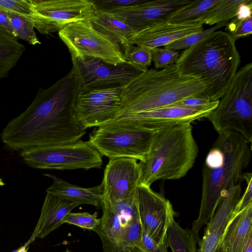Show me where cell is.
I'll return each instance as SVG.
<instances>
[{"label": "cell", "instance_id": "1", "mask_svg": "<svg viewBox=\"0 0 252 252\" xmlns=\"http://www.w3.org/2000/svg\"><path fill=\"white\" fill-rule=\"evenodd\" d=\"M75 67L50 87L39 88L31 104L10 120L0 138L5 148L21 151L33 147L65 144L80 140L86 129L74 116L80 93Z\"/></svg>", "mask_w": 252, "mask_h": 252}, {"label": "cell", "instance_id": "2", "mask_svg": "<svg viewBox=\"0 0 252 252\" xmlns=\"http://www.w3.org/2000/svg\"><path fill=\"white\" fill-rule=\"evenodd\" d=\"M248 141L229 131L219 135L208 153L202 170V198L191 230L195 235L213 218L229 189L242 179V171L251 159Z\"/></svg>", "mask_w": 252, "mask_h": 252}, {"label": "cell", "instance_id": "3", "mask_svg": "<svg viewBox=\"0 0 252 252\" xmlns=\"http://www.w3.org/2000/svg\"><path fill=\"white\" fill-rule=\"evenodd\" d=\"M240 56L228 32L216 31L184 50L175 63L183 75L202 81L204 98L220 100L237 71Z\"/></svg>", "mask_w": 252, "mask_h": 252}, {"label": "cell", "instance_id": "4", "mask_svg": "<svg viewBox=\"0 0 252 252\" xmlns=\"http://www.w3.org/2000/svg\"><path fill=\"white\" fill-rule=\"evenodd\" d=\"M206 89L202 81L183 75L175 64L160 70L151 68L122 89V105L116 117L167 107L187 98H204Z\"/></svg>", "mask_w": 252, "mask_h": 252}, {"label": "cell", "instance_id": "5", "mask_svg": "<svg viewBox=\"0 0 252 252\" xmlns=\"http://www.w3.org/2000/svg\"><path fill=\"white\" fill-rule=\"evenodd\" d=\"M198 153L190 123L169 126L156 131L145 160L140 162V184L148 186L159 180L185 177Z\"/></svg>", "mask_w": 252, "mask_h": 252}, {"label": "cell", "instance_id": "6", "mask_svg": "<svg viewBox=\"0 0 252 252\" xmlns=\"http://www.w3.org/2000/svg\"><path fill=\"white\" fill-rule=\"evenodd\" d=\"M216 108L206 117L219 135L235 131L252 141V63L237 71Z\"/></svg>", "mask_w": 252, "mask_h": 252}, {"label": "cell", "instance_id": "7", "mask_svg": "<svg viewBox=\"0 0 252 252\" xmlns=\"http://www.w3.org/2000/svg\"><path fill=\"white\" fill-rule=\"evenodd\" d=\"M156 132L124 123L111 122L93 131L88 142L109 159L125 158L143 162Z\"/></svg>", "mask_w": 252, "mask_h": 252}, {"label": "cell", "instance_id": "8", "mask_svg": "<svg viewBox=\"0 0 252 252\" xmlns=\"http://www.w3.org/2000/svg\"><path fill=\"white\" fill-rule=\"evenodd\" d=\"M20 156L31 167L42 169L88 170L100 168L102 156L88 141L33 147L22 150Z\"/></svg>", "mask_w": 252, "mask_h": 252}, {"label": "cell", "instance_id": "9", "mask_svg": "<svg viewBox=\"0 0 252 252\" xmlns=\"http://www.w3.org/2000/svg\"><path fill=\"white\" fill-rule=\"evenodd\" d=\"M58 34L67 47L72 60L90 57L113 65L127 62L118 43L95 29L89 19L71 22Z\"/></svg>", "mask_w": 252, "mask_h": 252}, {"label": "cell", "instance_id": "10", "mask_svg": "<svg viewBox=\"0 0 252 252\" xmlns=\"http://www.w3.org/2000/svg\"><path fill=\"white\" fill-rule=\"evenodd\" d=\"M72 62L79 79V93L96 90L123 89L146 71L127 62L113 65L90 57L76 58Z\"/></svg>", "mask_w": 252, "mask_h": 252}, {"label": "cell", "instance_id": "11", "mask_svg": "<svg viewBox=\"0 0 252 252\" xmlns=\"http://www.w3.org/2000/svg\"><path fill=\"white\" fill-rule=\"evenodd\" d=\"M32 19L42 34L59 32L68 24L90 19L96 8L93 0H29Z\"/></svg>", "mask_w": 252, "mask_h": 252}, {"label": "cell", "instance_id": "12", "mask_svg": "<svg viewBox=\"0 0 252 252\" xmlns=\"http://www.w3.org/2000/svg\"><path fill=\"white\" fill-rule=\"evenodd\" d=\"M122 89L96 90L79 93L74 105L76 120L85 129L112 122L121 109Z\"/></svg>", "mask_w": 252, "mask_h": 252}, {"label": "cell", "instance_id": "13", "mask_svg": "<svg viewBox=\"0 0 252 252\" xmlns=\"http://www.w3.org/2000/svg\"><path fill=\"white\" fill-rule=\"evenodd\" d=\"M136 198L143 230L158 244L165 243L167 229L174 220L170 202L150 186L141 184L137 188Z\"/></svg>", "mask_w": 252, "mask_h": 252}, {"label": "cell", "instance_id": "14", "mask_svg": "<svg viewBox=\"0 0 252 252\" xmlns=\"http://www.w3.org/2000/svg\"><path fill=\"white\" fill-rule=\"evenodd\" d=\"M141 174V165L136 159H109L101 183L103 202L115 204L135 196Z\"/></svg>", "mask_w": 252, "mask_h": 252}, {"label": "cell", "instance_id": "15", "mask_svg": "<svg viewBox=\"0 0 252 252\" xmlns=\"http://www.w3.org/2000/svg\"><path fill=\"white\" fill-rule=\"evenodd\" d=\"M100 224L94 230L101 239L104 252H110L123 238L128 226L139 217L136 194L122 201L103 202Z\"/></svg>", "mask_w": 252, "mask_h": 252}, {"label": "cell", "instance_id": "16", "mask_svg": "<svg viewBox=\"0 0 252 252\" xmlns=\"http://www.w3.org/2000/svg\"><path fill=\"white\" fill-rule=\"evenodd\" d=\"M211 113L178 107H165L119 116L112 122L124 123L157 131L169 126L191 124L195 120L207 117Z\"/></svg>", "mask_w": 252, "mask_h": 252}, {"label": "cell", "instance_id": "17", "mask_svg": "<svg viewBox=\"0 0 252 252\" xmlns=\"http://www.w3.org/2000/svg\"><path fill=\"white\" fill-rule=\"evenodd\" d=\"M189 0H144L142 2L108 11L137 31L161 21L172 12L190 3Z\"/></svg>", "mask_w": 252, "mask_h": 252}, {"label": "cell", "instance_id": "18", "mask_svg": "<svg viewBox=\"0 0 252 252\" xmlns=\"http://www.w3.org/2000/svg\"><path fill=\"white\" fill-rule=\"evenodd\" d=\"M203 30V25L199 23L175 24L166 20L161 21L138 31L132 39V44L152 49L165 46L180 38Z\"/></svg>", "mask_w": 252, "mask_h": 252}, {"label": "cell", "instance_id": "19", "mask_svg": "<svg viewBox=\"0 0 252 252\" xmlns=\"http://www.w3.org/2000/svg\"><path fill=\"white\" fill-rule=\"evenodd\" d=\"M241 190L240 184L229 189L217 212L207 224L198 252H215L229 221L233 217L234 208L241 197Z\"/></svg>", "mask_w": 252, "mask_h": 252}, {"label": "cell", "instance_id": "20", "mask_svg": "<svg viewBox=\"0 0 252 252\" xmlns=\"http://www.w3.org/2000/svg\"><path fill=\"white\" fill-rule=\"evenodd\" d=\"M79 205L68 200L47 192L39 219L30 239H43L63 224L67 214Z\"/></svg>", "mask_w": 252, "mask_h": 252}, {"label": "cell", "instance_id": "21", "mask_svg": "<svg viewBox=\"0 0 252 252\" xmlns=\"http://www.w3.org/2000/svg\"><path fill=\"white\" fill-rule=\"evenodd\" d=\"M94 28L114 39L121 47L124 56L133 46L132 39L138 32L111 12L96 10L89 19Z\"/></svg>", "mask_w": 252, "mask_h": 252}, {"label": "cell", "instance_id": "22", "mask_svg": "<svg viewBox=\"0 0 252 252\" xmlns=\"http://www.w3.org/2000/svg\"><path fill=\"white\" fill-rule=\"evenodd\" d=\"M43 175L53 180L46 192L76 203L95 207L102 205L103 201L101 184L91 188H83L72 185L50 174Z\"/></svg>", "mask_w": 252, "mask_h": 252}, {"label": "cell", "instance_id": "23", "mask_svg": "<svg viewBox=\"0 0 252 252\" xmlns=\"http://www.w3.org/2000/svg\"><path fill=\"white\" fill-rule=\"evenodd\" d=\"M252 204L233 216L229 221L220 245L224 252H241L249 230L252 227Z\"/></svg>", "mask_w": 252, "mask_h": 252}, {"label": "cell", "instance_id": "24", "mask_svg": "<svg viewBox=\"0 0 252 252\" xmlns=\"http://www.w3.org/2000/svg\"><path fill=\"white\" fill-rule=\"evenodd\" d=\"M25 51L17 38L0 27V79L8 76Z\"/></svg>", "mask_w": 252, "mask_h": 252}, {"label": "cell", "instance_id": "25", "mask_svg": "<svg viewBox=\"0 0 252 252\" xmlns=\"http://www.w3.org/2000/svg\"><path fill=\"white\" fill-rule=\"evenodd\" d=\"M245 1L219 0L196 22L210 26L227 22L236 15L239 7Z\"/></svg>", "mask_w": 252, "mask_h": 252}, {"label": "cell", "instance_id": "26", "mask_svg": "<svg viewBox=\"0 0 252 252\" xmlns=\"http://www.w3.org/2000/svg\"><path fill=\"white\" fill-rule=\"evenodd\" d=\"M195 235L191 229L183 228L173 220L166 232V243L172 252H196Z\"/></svg>", "mask_w": 252, "mask_h": 252}, {"label": "cell", "instance_id": "27", "mask_svg": "<svg viewBox=\"0 0 252 252\" xmlns=\"http://www.w3.org/2000/svg\"><path fill=\"white\" fill-rule=\"evenodd\" d=\"M218 0H192L190 3L181 7L170 14L166 21L175 24L196 22V20Z\"/></svg>", "mask_w": 252, "mask_h": 252}, {"label": "cell", "instance_id": "28", "mask_svg": "<svg viewBox=\"0 0 252 252\" xmlns=\"http://www.w3.org/2000/svg\"><path fill=\"white\" fill-rule=\"evenodd\" d=\"M7 13L13 28L17 34V39L25 40L32 45L41 44L34 32V27L32 18L9 12H7Z\"/></svg>", "mask_w": 252, "mask_h": 252}, {"label": "cell", "instance_id": "29", "mask_svg": "<svg viewBox=\"0 0 252 252\" xmlns=\"http://www.w3.org/2000/svg\"><path fill=\"white\" fill-rule=\"evenodd\" d=\"M227 24V22H225L215 25L211 28L180 38L164 47L174 51L186 50L196 44L212 32L225 26Z\"/></svg>", "mask_w": 252, "mask_h": 252}, {"label": "cell", "instance_id": "30", "mask_svg": "<svg viewBox=\"0 0 252 252\" xmlns=\"http://www.w3.org/2000/svg\"><path fill=\"white\" fill-rule=\"evenodd\" d=\"M125 57L129 63L147 70L152 62V49L133 45Z\"/></svg>", "mask_w": 252, "mask_h": 252}, {"label": "cell", "instance_id": "31", "mask_svg": "<svg viewBox=\"0 0 252 252\" xmlns=\"http://www.w3.org/2000/svg\"><path fill=\"white\" fill-rule=\"evenodd\" d=\"M219 102V100H210L202 97H192L179 100L167 107H178L212 112L216 108Z\"/></svg>", "mask_w": 252, "mask_h": 252}, {"label": "cell", "instance_id": "32", "mask_svg": "<svg viewBox=\"0 0 252 252\" xmlns=\"http://www.w3.org/2000/svg\"><path fill=\"white\" fill-rule=\"evenodd\" d=\"M79 226L83 229L94 230L99 224L100 219L87 212L69 213L63 219V223Z\"/></svg>", "mask_w": 252, "mask_h": 252}, {"label": "cell", "instance_id": "33", "mask_svg": "<svg viewBox=\"0 0 252 252\" xmlns=\"http://www.w3.org/2000/svg\"><path fill=\"white\" fill-rule=\"evenodd\" d=\"M152 61L156 69H163L175 64L180 56L179 52L166 48L152 49Z\"/></svg>", "mask_w": 252, "mask_h": 252}, {"label": "cell", "instance_id": "34", "mask_svg": "<svg viewBox=\"0 0 252 252\" xmlns=\"http://www.w3.org/2000/svg\"><path fill=\"white\" fill-rule=\"evenodd\" d=\"M0 8L31 18L33 13L29 0H0Z\"/></svg>", "mask_w": 252, "mask_h": 252}, {"label": "cell", "instance_id": "35", "mask_svg": "<svg viewBox=\"0 0 252 252\" xmlns=\"http://www.w3.org/2000/svg\"><path fill=\"white\" fill-rule=\"evenodd\" d=\"M97 9L110 11L140 3L144 0H93Z\"/></svg>", "mask_w": 252, "mask_h": 252}, {"label": "cell", "instance_id": "36", "mask_svg": "<svg viewBox=\"0 0 252 252\" xmlns=\"http://www.w3.org/2000/svg\"><path fill=\"white\" fill-rule=\"evenodd\" d=\"M242 179L246 180L247 187L244 193L241 196L234 208L233 216L252 204V174L250 172L242 174Z\"/></svg>", "mask_w": 252, "mask_h": 252}, {"label": "cell", "instance_id": "37", "mask_svg": "<svg viewBox=\"0 0 252 252\" xmlns=\"http://www.w3.org/2000/svg\"><path fill=\"white\" fill-rule=\"evenodd\" d=\"M167 248L166 242L162 244H158L143 230L141 242L136 248L141 252H167Z\"/></svg>", "mask_w": 252, "mask_h": 252}, {"label": "cell", "instance_id": "38", "mask_svg": "<svg viewBox=\"0 0 252 252\" xmlns=\"http://www.w3.org/2000/svg\"><path fill=\"white\" fill-rule=\"evenodd\" d=\"M252 1L251 0H246L245 2L239 7L236 15L232 19L231 22L226 25V30L230 32L241 21L252 16Z\"/></svg>", "mask_w": 252, "mask_h": 252}, {"label": "cell", "instance_id": "39", "mask_svg": "<svg viewBox=\"0 0 252 252\" xmlns=\"http://www.w3.org/2000/svg\"><path fill=\"white\" fill-rule=\"evenodd\" d=\"M252 33V17L250 16L238 23L233 30L228 33L236 41L238 39L247 37Z\"/></svg>", "mask_w": 252, "mask_h": 252}, {"label": "cell", "instance_id": "40", "mask_svg": "<svg viewBox=\"0 0 252 252\" xmlns=\"http://www.w3.org/2000/svg\"><path fill=\"white\" fill-rule=\"evenodd\" d=\"M0 27L7 33L17 38V34L15 32L8 18L7 12L0 8Z\"/></svg>", "mask_w": 252, "mask_h": 252}, {"label": "cell", "instance_id": "41", "mask_svg": "<svg viewBox=\"0 0 252 252\" xmlns=\"http://www.w3.org/2000/svg\"><path fill=\"white\" fill-rule=\"evenodd\" d=\"M241 252H252V227L249 231Z\"/></svg>", "mask_w": 252, "mask_h": 252}, {"label": "cell", "instance_id": "42", "mask_svg": "<svg viewBox=\"0 0 252 252\" xmlns=\"http://www.w3.org/2000/svg\"><path fill=\"white\" fill-rule=\"evenodd\" d=\"M119 252H141L136 248L125 249L120 251Z\"/></svg>", "mask_w": 252, "mask_h": 252}, {"label": "cell", "instance_id": "43", "mask_svg": "<svg viewBox=\"0 0 252 252\" xmlns=\"http://www.w3.org/2000/svg\"><path fill=\"white\" fill-rule=\"evenodd\" d=\"M215 252H224L219 245Z\"/></svg>", "mask_w": 252, "mask_h": 252}, {"label": "cell", "instance_id": "44", "mask_svg": "<svg viewBox=\"0 0 252 252\" xmlns=\"http://www.w3.org/2000/svg\"><path fill=\"white\" fill-rule=\"evenodd\" d=\"M4 185V183L3 182L2 179L0 178V186H3Z\"/></svg>", "mask_w": 252, "mask_h": 252}, {"label": "cell", "instance_id": "45", "mask_svg": "<svg viewBox=\"0 0 252 252\" xmlns=\"http://www.w3.org/2000/svg\"><path fill=\"white\" fill-rule=\"evenodd\" d=\"M65 252H69V251H66Z\"/></svg>", "mask_w": 252, "mask_h": 252}]
</instances>
